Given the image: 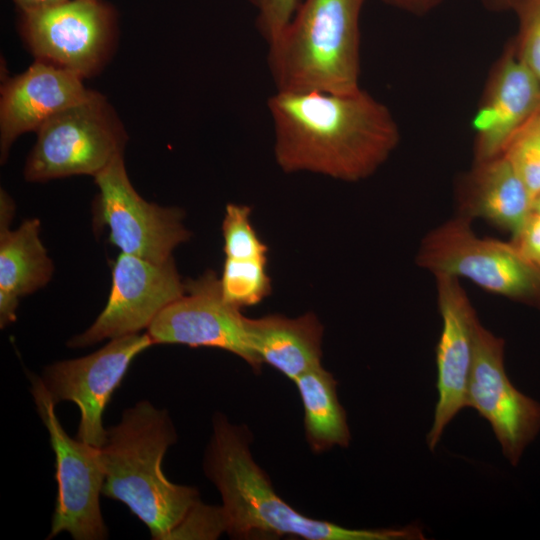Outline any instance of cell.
Segmentation results:
<instances>
[{
  "label": "cell",
  "mask_w": 540,
  "mask_h": 540,
  "mask_svg": "<svg viewBox=\"0 0 540 540\" xmlns=\"http://www.w3.org/2000/svg\"><path fill=\"white\" fill-rule=\"evenodd\" d=\"M533 210L540 211V193L533 200Z\"/></svg>",
  "instance_id": "cell-31"
},
{
  "label": "cell",
  "mask_w": 540,
  "mask_h": 540,
  "mask_svg": "<svg viewBox=\"0 0 540 540\" xmlns=\"http://www.w3.org/2000/svg\"><path fill=\"white\" fill-rule=\"evenodd\" d=\"M250 349L263 364L295 381L321 365L324 327L313 312L290 318L270 314L245 319Z\"/></svg>",
  "instance_id": "cell-19"
},
{
  "label": "cell",
  "mask_w": 540,
  "mask_h": 540,
  "mask_svg": "<svg viewBox=\"0 0 540 540\" xmlns=\"http://www.w3.org/2000/svg\"><path fill=\"white\" fill-rule=\"evenodd\" d=\"M538 121L540 123V112L537 114Z\"/></svg>",
  "instance_id": "cell-32"
},
{
  "label": "cell",
  "mask_w": 540,
  "mask_h": 540,
  "mask_svg": "<svg viewBox=\"0 0 540 540\" xmlns=\"http://www.w3.org/2000/svg\"><path fill=\"white\" fill-rule=\"evenodd\" d=\"M509 9L519 23L515 52L540 81V0H509Z\"/></svg>",
  "instance_id": "cell-24"
},
{
  "label": "cell",
  "mask_w": 540,
  "mask_h": 540,
  "mask_svg": "<svg viewBox=\"0 0 540 540\" xmlns=\"http://www.w3.org/2000/svg\"><path fill=\"white\" fill-rule=\"evenodd\" d=\"M266 263L226 258L219 278L223 300L240 310L262 302L271 293Z\"/></svg>",
  "instance_id": "cell-21"
},
{
  "label": "cell",
  "mask_w": 540,
  "mask_h": 540,
  "mask_svg": "<svg viewBox=\"0 0 540 540\" xmlns=\"http://www.w3.org/2000/svg\"><path fill=\"white\" fill-rule=\"evenodd\" d=\"M533 196L503 155L474 162L458 189L459 216L483 218L515 236L533 211Z\"/></svg>",
  "instance_id": "cell-18"
},
{
  "label": "cell",
  "mask_w": 540,
  "mask_h": 540,
  "mask_svg": "<svg viewBox=\"0 0 540 540\" xmlns=\"http://www.w3.org/2000/svg\"><path fill=\"white\" fill-rule=\"evenodd\" d=\"M366 0H304L268 44L276 91L351 93L360 87V16Z\"/></svg>",
  "instance_id": "cell-4"
},
{
  "label": "cell",
  "mask_w": 540,
  "mask_h": 540,
  "mask_svg": "<svg viewBox=\"0 0 540 540\" xmlns=\"http://www.w3.org/2000/svg\"><path fill=\"white\" fill-rule=\"evenodd\" d=\"M274 158L285 173L345 182L374 174L400 141L390 109L366 90L275 91L267 100Z\"/></svg>",
  "instance_id": "cell-1"
},
{
  "label": "cell",
  "mask_w": 540,
  "mask_h": 540,
  "mask_svg": "<svg viewBox=\"0 0 540 540\" xmlns=\"http://www.w3.org/2000/svg\"><path fill=\"white\" fill-rule=\"evenodd\" d=\"M484 6L494 12L509 9V0H482Z\"/></svg>",
  "instance_id": "cell-30"
},
{
  "label": "cell",
  "mask_w": 540,
  "mask_h": 540,
  "mask_svg": "<svg viewBox=\"0 0 540 540\" xmlns=\"http://www.w3.org/2000/svg\"><path fill=\"white\" fill-rule=\"evenodd\" d=\"M31 394L55 455L57 497L47 539L68 532L75 540L108 537L100 508L105 470L100 447L71 438L64 430L40 376L29 373Z\"/></svg>",
  "instance_id": "cell-7"
},
{
  "label": "cell",
  "mask_w": 540,
  "mask_h": 540,
  "mask_svg": "<svg viewBox=\"0 0 540 540\" xmlns=\"http://www.w3.org/2000/svg\"><path fill=\"white\" fill-rule=\"evenodd\" d=\"M246 317L226 303L212 270L185 282V293L165 307L147 329L154 344L212 347L235 354L254 371L262 363L248 345Z\"/></svg>",
  "instance_id": "cell-13"
},
{
  "label": "cell",
  "mask_w": 540,
  "mask_h": 540,
  "mask_svg": "<svg viewBox=\"0 0 540 540\" xmlns=\"http://www.w3.org/2000/svg\"><path fill=\"white\" fill-rule=\"evenodd\" d=\"M457 216L422 240L416 262L435 276L467 278L479 287L540 309V268L512 242L479 237Z\"/></svg>",
  "instance_id": "cell-5"
},
{
  "label": "cell",
  "mask_w": 540,
  "mask_h": 540,
  "mask_svg": "<svg viewBox=\"0 0 540 540\" xmlns=\"http://www.w3.org/2000/svg\"><path fill=\"white\" fill-rule=\"evenodd\" d=\"M502 338L478 320L467 407L486 419L511 465H518L526 447L540 432V403L517 390L504 366Z\"/></svg>",
  "instance_id": "cell-12"
},
{
  "label": "cell",
  "mask_w": 540,
  "mask_h": 540,
  "mask_svg": "<svg viewBox=\"0 0 540 540\" xmlns=\"http://www.w3.org/2000/svg\"><path fill=\"white\" fill-rule=\"evenodd\" d=\"M539 112L540 81L519 59L511 42L492 67L473 118L474 162L501 155Z\"/></svg>",
  "instance_id": "cell-15"
},
{
  "label": "cell",
  "mask_w": 540,
  "mask_h": 540,
  "mask_svg": "<svg viewBox=\"0 0 540 540\" xmlns=\"http://www.w3.org/2000/svg\"><path fill=\"white\" fill-rule=\"evenodd\" d=\"M36 133L24 169L29 182L73 175L94 177L123 155L127 139L115 111L95 91L52 117Z\"/></svg>",
  "instance_id": "cell-6"
},
{
  "label": "cell",
  "mask_w": 540,
  "mask_h": 540,
  "mask_svg": "<svg viewBox=\"0 0 540 540\" xmlns=\"http://www.w3.org/2000/svg\"><path fill=\"white\" fill-rule=\"evenodd\" d=\"M511 242L525 258L540 268V211L531 212Z\"/></svg>",
  "instance_id": "cell-27"
},
{
  "label": "cell",
  "mask_w": 540,
  "mask_h": 540,
  "mask_svg": "<svg viewBox=\"0 0 540 540\" xmlns=\"http://www.w3.org/2000/svg\"><path fill=\"white\" fill-rule=\"evenodd\" d=\"M21 13L39 11L58 4H61L67 0H13Z\"/></svg>",
  "instance_id": "cell-29"
},
{
  "label": "cell",
  "mask_w": 540,
  "mask_h": 540,
  "mask_svg": "<svg viewBox=\"0 0 540 540\" xmlns=\"http://www.w3.org/2000/svg\"><path fill=\"white\" fill-rule=\"evenodd\" d=\"M251 212L248 205L227 204L221 226L226 258L267 261L268 246L253 228Z\"/></svg>",
  "instance_id": "cell-22"
},
{
  "label": "cell",
  "mask_w": 540,
  "mask_h": 540,
  "mask_svg": "<svg viewBox=\"0 0 540 540\" xmlns=\"http://www.w3.org/2000/svg\"><path fill=\"white\" fill-rule=\"evenodd\" d=\"M386 4L413 15H424L437 6L443 0H382Z\"/></svg>",
  "instance_id": "cell-28"
},
{
  "label": "cell",
  "mask_w": 540,
  "mask_h": 540,
  "mask_svg": "<svg viewBox=\"0 0 540 540\" xmlns=\"http://www.w3.org/2000/svg\"><path fill=\"white\" fill-rule=\"evenodd\" d=\"M176 441L167 410L143 400L124 410L100 447L102 495L125 504L156 540H168L200 501L195 487L171 482L162 469L166 451Z\"/></svg>",
  "instance_id": "cell-3"
},
{
  "label": "cell",
  "mask_w": 540,
  "mask_h": 540,
  "mask_svg": "<svg viewBox=\"0 0 540 540\" xmlns=\"http://www.w3.org/2000/svg\"><path fill=\"white\" fill-rule=\"evenodd\" d=\"M437 298L442 318L436 347L438 401L426 441L430 450L445 427L467 407V392L474 358V332L479 320L459 278L438 275Z\"/></svg>",
  "instance_id": "cell-14"
},
{
  "label": "cell",
  "mask_w": 540,
  "mask_h": 540,
  "mask_svg": "<svg viewBox=\"0 0 540 540\" xmlns=\"http://www.w3.org/2000/svg\"><path fill=\"white\" fill-rule=\"evenodd\" d=\"M154 345L148 333L114 339L83 357L54 362L41 379L55 404L75 403L80 410L77 439L101 447L106 438L103 413L132 361Z\"/></svg>",
  "instance_id": "cell-10"
},
{
  "label": "cell",
  "mask_w": 540,
  "mask_h": 540,
  "mask_svg": "<svg viewBox=\"0 0 540 540\" xmlns=\"http://www.w3.org/2000/svg\"><path fill=\"white\" fill-rule=\"evenodd\" d=\"M15 205L8 193L0 191V325L16 320L19 299L44 287L54 266L40 239V221L26 219L15 230L10 224Z\"/></svg>",
  "instance_id": "cell-17"
},
{
  "label": "cell",
  "mask_w": 540,
  "mask_h": 540,
  "mask_svg": "<svg viewBox=\"0 0 540 540\" xmlns=\"http://www.w3.org/2000/svg\"><path fill=\"white\" fill-rule=\"evenodd\" d=\"M294 382L303 404L305 435L311 450L322 453L336 446L348 447L351 434L334 376L319 365Z\"/></svg>",
  "instance_id": "cell-20"
},
{
  "label": "cell",
  "mask_w": 540,
  "mask_h": 540,
  "mask_svg": "<svg viewBox=\"0 0 540 540\" xmlns=\"http://www.w3.org/2000/svg\"><path fill=\"white\" fill-rule=\"evenodd\" d=\"M76 73L36 60L1 87L0 150L3 163L14 141L81 102L91 90Z\"/></svg>",
  "instance_id": "cell-16"
},
{
  "label": "cell",
  "mask_w": 540,
  "mask_h": 540,
  "mask_svg": "<svg viewBox=\"0 0 540 540\" xmlns=\"http://www.w3.org/2000/svg\"><path fill=\"white\" fill-rule=\"evenodd\" d=\"M99 189V220L109 229V241L122 253L162 263L190 239L178 207L146 201L131 184L123 155L94 176Z\"/></svg>",
  "instance_id": "cell-9"
},
{
  "label": "cell",
  "mask_w": 540,
  "mask_h": 540,
  "mask_svg": "<svg viewBox=\"0 0 540 540\" xmlns=\"http://www.w3.org/2000/svg\"><path fill=\"white\" fill-rule=\"evenodd\" d=\"M115 31V12L101 0H67L20 17L21 35L36 60L82 78L107 60Z\"/></svg>",
  "instance_id": "cell-8"
},
{
  "label": "cell",
  "mask_w": 540,
  "mask_h": 540,
  "mask_svg": "<svg viewBox=\"0 0 540 540\" xmlns=\"http://www.w3.org/2000/svg\"><path fill=\"white\" fill-rule=\"evenodd\" d=\"M185 293L174 259L162 263L120 253L112 268V286L107 303L83 333L67 345L88 347L148 329L157 315Z\"/></svg>",
  "instance_id": "cell-11"
},
{
  "label": "cell",
  "mask_w": 540,
  "mask_h": 540,
  "mask_svg": "<svg viewBox=\"0 0 540 540\" xmlns=\"http://www.w3.org/2000/svg\"><path fill=\"white\" fill-rule=\"evenodd\" d=\"M252 436L244 425L216 413L203 468L222 498L226 532L235 539L420 540L416 525L403 528L351 529L301 514L275 491L250 451Z\"/></svg>",
  "instance_id": "cell-2"
},
{
  "label": "cell",
  "mask_w": 540,
  "mask_h": 540,
  "mask_svg": "<svg viewBox=\"0 0 540 540\" xmlns=\"http://www.w3.org/2000/svg\"><path fill=\"white\" fill-rule=\"evenodd\" d=\"M222 532H226L222 507L205 505L199 501L169 539H215Z\"/></svg>",
  "instance_id": "cell-25"
},
{
  "label": "cell",
  "mask_w": 540,
  "mask_h": 540,
  "mask_svg": "<svg viewBox=\"0 0 540 540\" xmlns=\"http://www.w3.org/2000/svg\"><path fill=\"white\" fill-rule=\"evenodd\" d=\"M502 154L534 199L540 193V123L537 115L513 136Z\"/></svg>",
  "instance_id": "cell-23"
},
{
  "label": "cell",
  "mask_w": 540,
  "mask_h": 540,
  "mask_svg": "<svg viewBox=\"0 0 540 540\" xmlns=\"http://www.w3.org/2000/svg\"><path fill=\"white\" fill-rule=\"evenodd\" d=\"M256 10V25L267 45L286 28L300 0H248Z\"/></svg>",
  "instance_id": "cell-26"
}]
</instances>
